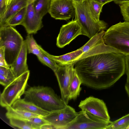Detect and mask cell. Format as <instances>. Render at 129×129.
Wrapping results in <instances>:
<instances>
[{
	"instance_id": "obj_6",
	"label": "cell",
	"mask_w": 129,
	"mask_h": 129,
	"mask_svg": "<svg viewBox=\"0 0 129 129\" xmlns=\"http://www.w3.org/2000/svg\"><path fill=\"white\" fill-rule=\"evenodd\" d=\"M30 74L29 71L16 78L5 87L0 97V104L3 107L12 106L24 94Z\"/></svg>"
},
{
	"instance_id": "obj_7",
	"label": "cell",
	"mask_w": 129,
	"mask_h": 129,
	"mask_svg": "<svg viewBox=\"0 0 129 129\" xmlns=\"http://www.w3.org/2000/svg\"><path fill=\"white\" fill-rule=\"evenodd\" d=\"M88 112H78L75 119L63 129H107L111 123Z\"/></svg>"
},
{
	"instance_id": "obj_26",
	"label": "cell",
	"mask_w": 129,
	"mask_h": 129,
	"mask_svg": "<svg viewBox=\"0 0 129 129\" xmlns=\"http://www.w3.org/2000/svg\"><path fill=\"white\" fill-rule=\"evenodd\" d=\"M27 7L23 8L15 14L8 22L6 26L14 27L21 25L25 16Z\"/></svg>"
},
{
	"instance_id": "obj_16",
	"label": "cell",
	"mask_w": 129,
	"mask_h": 129,
	"mask_svg": "<svg viewBox=\"0 0 129 129\" xmlns=\"http://www.w3.org/2000/svg\"><path fill=\"white\" fill-rule=\"evenodd\" d=\"M41 51L49 58L55 60L59 66H62L73 63L83 53L82 50L79 49L74 51L59 56L51 55L44 50L39 45Z\"/></svg>"
},
{
	"instance_id": "obj_19",
	"label": "cell",
	"mask_w": 129,
	"mask_h": 129,
	"mask_svg": "<svg viewBox=\"0 0 129 129\" xmlns=\"http://www.w3.org/2000/svg\"><path fill=\"white\" fill-rule=\"evenodd\" d=\"M109 52H113L121 53L114 48L106 45L105 43L104 42H103L101 43L92 48L86 52L83 53L82 55L75 61L78 60L92 55Z\"/></svg>"
},
{
	"instance_id": "obj_43",
	"label": "cell",
	"mask_w": 129,
	"mask_h": 129,
	"mask_svg": "<svg viewBox=\"0 0 129 129\" xmlns=\"http://www.w3.org/2000/svg\"><path fill=\"white\" fill-rule=\"evenodd\" d=\"M126 129H129V125L126 128Z\"/></svg>"
},
{
	"instance_id": "obj_23",
	"label": "cell",
	"mask_w": 129,
	"mask_h": 129,
	"mask_svg": "<svg viewBox=\"0 0 129 129\" xmlns=\"http://www.w3.org/2000/svg\"><path fill=\"white\" fill-rule=\"evenodd\" d=\"M25 40L28 53L34 54L37 57L40 56L42 53L40 49L39 45L37 43L33 36L29 34L26 36Z\"/></svg>"
},
{
	"instance_id": "obj_17",
	"label": "cell",
	"mask_w": 129,
	"mask_h": 129,
	"mask_svg": "<svg viewBox=\"0 0 129 129\" xmlns=\"http://www.w3.org/2000/svg\"><path fill=\"white\" fill-rule=\"evenodd\" d=\"M12 106L14 108L29 112L40 115L45 116L51 112L44 110L33 103L21 98L17 100Z\"/></svg>"
},
{
	"instance_id": "obj_5",
	"label": "cell",
	"mask_w": 129,
	"mask_h": 129,
	"mask_svg": "<svg viewBox=\"0 0 129 129\" xmlns=\"http://www.w3.org/2000/svg\"><path fill=\"white\" fill-rule=\"evenodd\" d=\"M24 40L13 27L8 26L0 27V47H5V60L9 67L17 57Z\"/></svg>"
},
{
	"instance_id": "obj_10",
	"label": "cell",
	"mask_w": 129,
	"mask_h": 129,
	"mask_svg": "<svg viewBox=\"0 0 129 129\" xmlns=\"http://www.w3.org/2000/svg\"><path fill=\"white\" fill-rule=\"evenodd\" d=\"M78 107L82 111L89 112L105 120L110 121L107 106L102 100L90 96L81 101Z\"/></svg>"
},
{
	"instance_id": "obj_30",
	"label": "cell",
	"mask_w": 129,
	"mask_h": 129,
	"mask_svg": "<svg viewBox=\"0 0 129 129\" xmlns=\"http://www.w3.org/2000/svg\"><path fill=\"white\" fill-rule=\"evenodd\" d=\"M121 13L124 21L129 22V2L119 5Z\"/></svg>"
},
{
	"instance_id": "obj_33",
	"label": "cell",
	"mask_w": 129,
	"mask_h": 129,
	"mask_svg": "<svg viewBox=\"0 0 129 129\" xmlns=\"http://www.w3.org/2000/svg\"><path fill=\"white\" fill-rule=\"evenodd\" d=\"M125 73L126 75V84L129 85V56L125 55Z\"/></svg>"
},
{
	"instance_id": "obj_13",
	"label": "cell",
	"mask_w": 129,
	"mask_h": 129,
	"mask_svg": "<svg viewBox=\"0 0 129 129\" xmlns=\"http://www.w3.org/2000/svg\"><path fill=\"white\" fill-rule=\"evenodd\" d=\"M42 19L35 12L33 3L27 6L25 16L21 25L25 27L28 34H35L43 26Z\"/></svg>"
},
{
	"instance_id": "obj_37",
	"label": "cell",
	"mask_w": 129,
	"mask_h": 129,
	"mask_svg": "<svg viewBox=\"0 0 129 129\" xmlns=\"http://www.w3.org/2000/svg\"><path fill=\"white\" fill-rule=\"evenodd\" d=\"M99 3L103 4L104 5L108 3H109L114 0H93Z\"/></svg>"
},
{
	"instance_id": "obj_20",
	"label": "cell",
	"mask_w": 129,
	"mask_h": 129,
	"mask_svg": "<svg viewBox=\"0 0 129 129\" xmlns=\"http://www.w3.org/2000/svg\"><path fill=\"white\" fill-rule=\"evenodd\" d=\"M82 82L75 70L70 85L69 99L75 100L79 95L82 88L80 87Z\"/></svg>"
},
{
	"instance_id": "obj_29",
	"label": "cell",
	"mask_w": 129,
	"mask_h": 129,
	"mask_svg": "<svg viewBox=\"0 0 129 129\" xmlns=\"http://www.w3.org/2000/svg\"><path fill=\"white\" fill-rule=\"evenodd\" d=\"M10 124L19 128L23 129H33L27 122L26 119L15 118L9 119Z\"/></svg>"
},
{
	"instance_id": "obj_1",
	"label": "cell",
	"mask_w": 129,
	"mask_h": 129,
	"mask_svg": "<svg viewBox=\"0 0 129 129\" xmlns=\"http://www.w3.org/2000/svg\"><path fill=\"white\" fill-rule=\"evenodd\" d=\"M82 84L95 89L109 88L125 73V55L113 52L90 56L74 62Z\"/></svg>"
},
{
	"instance_id": "obj_24",
	"label": "cell",
	"mask_w": 129,
	"mask_h": 129,
	"mask_svg": "<svg viewBox=\"0 0 129 129\" xmlns=\"http://www.w3.org/2000/svg\"><path fill=\"white\" fill-rule=\"evenodd\" d=\"M86 1L92 15L97 20H99L100 13L104 5L93 0Z\"/></svg>"
},
{
	"instance_id": "obj_18",
	"label": "cell",
	"mask_w": 129,
	"mask_h": 129,
	"mask_svg": "<svg viewBox=\"0 0 129 129\" xmlns=\"http://www.w3.org/2000/svg\"><path fill=\"white\" fill-rule=\"evenodd\" d=\"M6 108L7 111L6 114V116L9 119L11 118H15L26 119L32 117H42L37 114L14 108L12 106L7 107Z\"/></svg>"
},
{
	"instance_id": "obj_34",
	"label": "cell",
	"mask_w": 129,
	"mask_h": 129,
	"mask_svg": "<svg viewBox=\"0 0 129 129\" xmlns=\"http://www.w3.org/2000/svg\"><path fill=\"white\" fill-rule=\"evenodd\" d=\"M7 7L6 0H0V18L5 12Z\"/></svg>"
},
{
	"instance_id": "obj_11",
	"label": "cell",
	"mask_w": 129,
	"mask_h": 129,
	"mask_svg": "<svg viewBox=\"0 0 129 129\" xmlns=\"http://www.w3.org/2000/svg\"><path fill=\"white\" fill-rule=\"evenodd\" d=\"M75 11L72 0H51L48 13L55 19L67 20L75 15Z\"/></svg>"
},
{
	"instance_id": "obj_12",
	"label": "cell",
	"mask_w": 129,
	"mask_h": 129,
	"mask_svg": "<svg viewBox=\"0 0 129 129\" xmlns=\"http://www.w3.org/2000/svg\"><path fill=\"white\" fill-rule=\"evenodd\" d=\"M81 35V27L76 20L73 19L61 27L57 38L56 45L59 48H63Z\"/></svg>"
},
{
	"instance_id": "obj_22",
	"label": "cell",
	"mask_w": 129,
	"mask_h": 129,
	"mask_svg": "<svg viewBox=\"0 0 129 129\" xmlns=\"http://www.w3.org/2000/svg\"><path fill=\"white\" fill-rule=\"evenodd\" d=\"M105 32L104 30H103L97 33L90 39L84 45L79 49L82 50L84 53L102 43L104 42L103 37Z\"/></svg>"
},
{
	"instance_id": "obj_9",
	"label": "cell",
	"mask_w": 129,
	"mask_h": 129,
	"mask_svg": "<svg viewBox=\"0 0 129 129\" xmlns=\"http://www.w3.org/2000/svg\"><path fill=\"white\" fill-rule=\"evenodd\" d=\"M75 71L74 63L59 66L54 72L60 88L61 97L68 105L70 87L73 73Z\"/></svg>"
},
{
	"instance_id": "obj_35",
	"label": "cell",
	"mask_w": 129,
	"mask_h": 129,
	"mask_svg": "<svg viewBox=\"0 0 129 129\" xmlns=\"http://www.w3.org/2000/svg\"><path fill=\"white\" fill-rule=\"evenodd\" d=\"M12 81L0 74V83L5 87L9 84Z\"/></svg>"
},
{
	"instance_id": "obj_39",
	"label": "cell",
	"mask_w": 129,
	"mask_h": 129,
	"mask_svg": "<svg viewBox=\"0 0 129 129\" xmlns=\"http://www.w3.org/2000/svg\"><path fill=\"white\" fill-rule=\"evenodd\" d=\"M125 88L129 99V85L125 84Z\"/></svg>"
},
{
	"instance_id": "obj_3",
	"label": "cell",
	"mask_w": 129,
	"mask_h": 129,
	"mask_svg": "<svg viewBox=\"0 0 129 129\" xmlns=\"http://www.w3.org/2000/svg\"><path fill=\"white\" fill-rule=\"evenodd\" d=\"M75 8V19L81 28L82 35L90 39L106 29L107 24L103 20H97L92 15L86 0L81 2L73 1Z\"/></svg>"
},
{
	"instance_id": "obj_4",
	"label": "cell",
	"mask_w": 129,
	"mask_h": 129,
	"mask_svg": "<svg viewBox=\"0 0 129 129\" xmlns=\"http://www.w3.org/2000/svg\"><path fill=\"white\" fill-rule=\"evenodd\" d=\"M103 40L106 45L129 56V22H120L111 26L105 31Z\"/></svg>"
},
{
	"instance_id": "obj_21",
	"label": "cell",
	"mask_w": 129,
	"mask_h": 129,
	"mask_svg": "<svg viewBox=\"0 0 129 129\" xmlns=\"http://www.w3.org/2000/svg\"><path fill=\"white\" fill-rule=\"evenodd\" d=\"M51 0H36L33 2L35 11L40 17H43L47 13L49 9Z\"/></svg>"
},
{
	"instance_id": "obj_38",
	"label": "cell",
	"mask_w": 129,
	"mask_h": 129,
	"mask_svg": "<svg viewBox=\"0 0 129 129\" xmlns=\"http://www.w3.org/2000/svg\"><path fill=\"white\" fill-rule=\"evenodd\" d=\"M41 129H55L54 127L51 124H48L42 126Z\"/></svg>"
},
{
	"instance_id": "obj_15",
	"label": "cell",
	"mask_w": 129,
	"mask_h": 129,
	"mask_svg": "<svg viewBox=\"0 0 129 129\" xmlns=\"http://www.w3.org/2000/svg\"><path fill=\"white\" fill-rule=\"evenodd\" d=\"M29 4L27 0H12L0 18V27L6 26L9 21L17 12Z\"/></svg>"
},
{
	"instance_id": "obj_27",
	"label": "cell",
	"mask_w": 129,
	"mask_h": 129,
	"mask_svg": "<svg viewBox=\"0 0 129 129\" xmlns=\"http://www.w3.org/2000/svg\"><path fill=\"white\" fill-rule=\"evenodd\" d=\"M26 120L27 123L33 129H40L42 126L50 124L43 118L42 117H32Z\"/></svg>"
},
{
	"instance_id": "obj_8",
	"label": "cell",
	"mask_w": 129,
	"mask_h": 129,
	"mask_svg": "<svg viewBox=\"0 0 129 129\" xmlns=\"http://www.w3.org/2000/svg\"><path fill=\"white\" fill-rule=\"evenodd\" d=\"M78 114L72 107L67 105L64 108L51 112L42 117L57 129H63L75 118Z\"/></svg>"
},
{
	"instance_id": "obj_36",
	"label": "cell",
	"mask_w": 129,
	"mask_h": 129,
	"mask_svg": "<svg viewBox=\"0 0 129 129\" xmlns=\"http://www.w3.org/2000/svg\"><path fill=\"white\" fill-rule=\"evenodd\" d=\"M113 1L115 4L119 5L124 3L129 2V0H114Z\"/></svg>"
},
{
	"instance_id": "obj_31",
	"label": "cell",
	"mask_w": 129,
	"mask_h": 129,
	"mask_svg": "<svg viewBox=\"0 0 129 129\" xmlns=\"http://www.w3.org/2000/svg\"><path fill=\"white\" fill-rule=\"evenodd\" d=\"M0 74L12 81L16 78L10 67L7 68L0 66Z\"/></svg>"
},
{
	"instance_id": "obj_14",
	"label": "cell",
	"mask_w": 129,
	"mask_h": 129,
	"mask_svg": "<svg viewBox=\"0 0 129 129\" xmlns=\"http://www.w3.org/2000/svg\"><path fill=\"white\" fill-rule=\"evenodd\" d=\"M27 47L24 40L19 53L10 68L16 78L29 71L27 63Z\"/></svg>"
},
{
	"instance_id": "obj_28",
	"label": "cell",
	"mask_w": 129,
	"mask_h": 129,
	"mask_svg": "<svg viewBox=\"0 0 129 129\" xmlns=\"http://www.w3.org/2000/svg\"><path fill=\"white\" fill-rule=\"evenodd\" d=\"M41 52L42 53L41 55L38 57L39 60L43 64L51 69L54 72L59 66L57 64L55 60L49 58L43 52Z\"/></svg>"
},
{
	"instance_id": "obj_40",
	"label": "cell",
	"mask_w": 129,
	"mask_h": 129,
	"mask_svg": "<svg viewBox=\"0 0 129 129\" xmlns=\"http://www.w3.org/2000/svg\"><path fill=\"white\" fill-rule=\"evenodd\" d=\"M29 4L32 3L34 2L36 0H27Z\"/></svg>"
},
{
	"instance_id": "obj_25",
	"label": "cell",
	"mask_w": 129,
	"mask_h": 129,
	"mask_svg": "<svg viewBox=\"0 0 129 129\" xmlns=\"http://www.w3.org/2000/svg\"><path fill=\"white\" fill-rule=\"evenodd\" d=\"M129 125V113L113 121L109 125L107 129H126Z\"/></svg>"
},
{
	"instance_id": "obj_2",
	"label": "cell",
	"mask_w": 129,
	"mask_h": 129,
	"mask_svg": "<svg viewBox=\"0 0 129 129\" xmlns=\"http://www.w3.org/2000/svg\"><path fill=\"white\" fill-rule=\"evenodd\" d=\"M24 99L42 109L52 112L62 109L67 105L51 87L42 86L31 87L25 90Z\"/></svg>"
},
{
	"instance_id": "obj_32",
	"label": "cell",
	"mask_w": 129,
	"mask_h": 129,
	"mask_svg": "<svg viewBox=\"0 0 129 129\" xmlns=\"http://www.w3.org/2000/svg\"><path fill=\"white\" fill-rule=\"evenodd\" d=\"M5 49L4 46L0 47V66L9 68L10 67L8 65L5 60Z\"/></svg>"
},
{
	"instance_id": "obj_42",
	"label": "cell",
	"mask_w": 129,
	"mask_h": 129,
	"mask_svg": "<svg viewBox=\"0 0 129 129\" xmlns=\"http://www.w3.org/2000/svg\"><path fill=\"white\" fill-rule=\"evenodd\" d=\"M12 0H6L7 4L8 6L10 3L11 2Z\"/></svg>"
},
{
	"instance_id": "obj_41",
	"label": "cell",
	"mask_w": 129,
	"mask_h": 129,
	"mask_svg": "<svg viewBox=\"0 0 129 129\" xmlns=\"http://www.w3.org/2000/svg\"><path fill=\"white\" fill-rule=\"evenodd\" d=\"M73 1L77 2H81L83 1L84 0H72Z\"/></svg>"
}]
</instances>
